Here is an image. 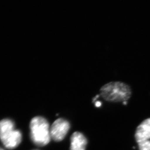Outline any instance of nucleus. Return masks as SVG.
<instances>
[{
	"mask_svg": "<svg viewBox=\"0 0 150 150\" xmlns=\"http://www.w3.org/2000/svg\"><path fill=\"white\" fill-rule=\"evenodd\" d=\"M87 145L86 137L80 132H75L71 137V150H85Z\"/></svg>",
	"mask_w": 150,
	"mask_h": 150,
	"instance_id": "nucleus-6",
	"label": "nucleus"
},
{
	"mask_svg": "<svg viewBox=\"0 0 150 150\" xmlns=\"http://www.w3.org/2000/svg\"><path fill=\"white\" fill-rule=\"evenodd\" d=\"M139 150H150V140H146L137 143Z\"/></svg>",
	"mask_w": 150,
	"mask_h": 150,
	"instance_id": "nucleus-7",
	"label": "nucleus"
},
{
	"mask_svg": "<svg viewBox=\"0 0 150 150\" xmlns=\"http://www.w3.org/2000/svg\"><path fill=\"white\" fill-rule=\"evenodd\" d=\"M70 128L69 122L62 118L57 119L50 127L51 139L60 142L65 138Z\"/></svg>",
	"mask_w": 150,
	"mask_h": 150,
	"instance_id": "nucleus-4",
	"label": "nucleus"
},
{
	"mask_svg": "<svg viewBox=\"0 0 150 150\" xmlns=\"http://www.w3.org/2000/svg\"><path fill=\"white\" fill-rule=\"evenodd\" d=\"M135 138L137 143L150 140V118L143 120L136 129Z\"/></svg>",
	"mask_w": 150,
	"mask_h": 150,
	"instance_id": "nucleus-5",
	"label": "nucleus"
},
{
	"mask_svg": "<svg viewBox=\"0 0 150 150\" xmlns=\"http://www.w3.org/2000/svg\"><path fill=\"white\" fill-rule=\"evenodd\" d=\"M0 150H4V149H2L0 147Z\"/></svg>",
	"mask_w": 150,
	"mask_h": 150,
	"instance_id": "nucleus-9",
	"label": "nucleus"
},
{
	"mask_svg": "<svg viewBox=\"0 0 150 150\" xmlns=\"http://www.w3.org/2000/svg\"><path fill=\"white\" fill-rule=\"evenodd\" d=\"M95 106L97 108H99L102 105V103L99 102V100H96L95 103Z\"/></svg>",
	"mask_w": 150,
	"mask_h": 150,
	"instance_id": "nucleus-8",
	"label": "nucleus"
},
{
	"mask_svg": "<svg viewBox=\"0 0 150 150\" xmlns=\"http://www.w3.org/2000/svg\"><path fill=\"white\" fill-rule=\"evenodd\" d=\"M0 139L7 149L16 148L21 143L22 134L15 129L14 122L6 119L0 121Z\"/></svg>",
	"mask_w": 150,
	"mask_h": 150,
	"instance_id": "nucleus-3",
	"label": "nucleus"
},
{
	"mask_svg": "<svg viewBox=\"0 0 150 150\" xmlns=\"http://www.w3.org/2000/svg\"><path fill=\"white\" fill-rule=\"evenodd\" d=\"M30 137L34 144L45 146L50 142L51 137L48 122L42 117L37 116L32 119L30 123Z\"/></svg>",
	"mask_w": 150,
	"mask_h": 150,
	"instance_id": "nucleus-2",
	"label": "nucleus"
},
{
	"mask_svg": "<svg viewBox=\"0 0 150 150\" xmlns=\"http://www.w3.org/2000/svg\"><path fill=\"white\" fill-rule=\"evenodd\" d=\"M100 96L108 102H127L131 96L130 87L125 83L111 82L103 85L100 89Z\"/></svg>",
	"mask_w": 150,
	"mask_h": 150,
	"instance_id": "nucleus-1",
	"label": "nucleus"
}]
</instances>
